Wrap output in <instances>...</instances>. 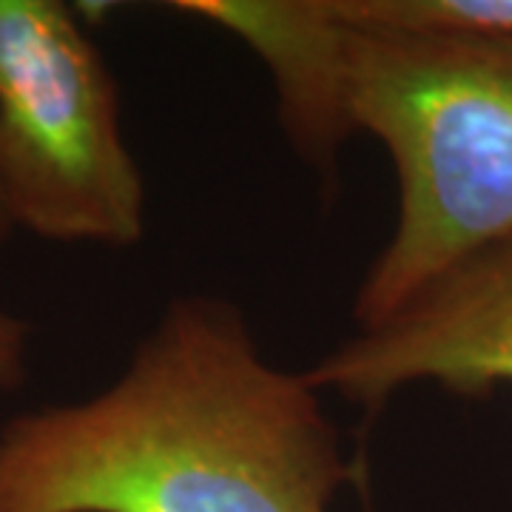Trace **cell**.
I'll use <instances>...</instances> for the list:
<instances>
[{
    "label": "cell",
    "mask_w": 512,
    "mask_h": 512,
    "mask_svg": "<svg viewBox=\"0 0 512 512\" xmlns=\"http://www.w3.org/2000/svg\"><path fill=\"white\" fill-rule=\"evenodd\" d=\"M350 478L325 393L211 293L168 302L106 390L0 427V512H330Z\"/></svg>",
    "instance_id": "obj_1"
},
{
    "label": "cell",
    "mask_w": 512,
    "mask_h": 512,
    "mask_svg": "<svg viewBox=\"0 0 512 512\" xmlns=\"http://www.w3.org/2000/svg\"><path fill=\"white\" fill-rule=\"evenodd\" d=\"M345 26L350 123L387 151L399 191L353 299L365 328L512 237V37Z\"/></svg>",
    "instance_id": "obj_2"
},
{
    "label": "cell",
    "mask_w": 512,
    "mask_h": 512,
    "mask_svg": "<svg viewBox=\"0 0 512 512\" xmlns=\"http://www.w3.org/2000/svg\"><path fill=\"white\" fill-rule=\"evenodd\" d=\"M0 180L18 231L103 248L146 237L117 80L60 0H0Z\"/></svg>",
    "instance_id": "obj_3"
},
{
    "label": "cell",
    "mask_w": 512,
    "mask_h": 512,
    "mask_svg": "<svg viewBox=\"0 0 512 512\" xmlns=\"http://www.w3.org/2000/svg\"><path fill=\"white\" fill-rule=\"evenodd\" d=\"M305 376L367 416L416 384L458 396L512 387V237L464 256L390 316L328 350Z\"/></svg>",
    "instance_id": "obj_4"
},
{
    "label": "cell",
    "mask_w": 512,
    "mask_h": 512,
    "mask_svg": "<svg viewBox=\"0 0 512 512\" xmlns=\"http://www.w3.org/2000/svg\"><path fill=\"white\" fill-rule=\"evenodd\" d=\"M183 18L242 40L274 80L279 123L291 148L330 180L356 134L348 111V26L330 0H177Z\"/></svg>",
    "instance_id": "obj_5"
},
{
    "label": "cell",
    "mask_w": 512,
    "mask_h": 512,
    "mask_svg": "<svg viewBox=\"0 0 512 512\" xmlns=\"http://www.w3.org/2000/svg\"><path fill=\"white\" fill-rule=\"evenodd\" d=\"M350 26L512 37V0H330Z\"/></svg>",
    "instance_id": "obj_6"
},
{
    "label": "cell",
    "mask_w": 512,
    "mask_h": 512,
    "mask_svg": "<svg viewBox=\"0 0 512 512\" xmlns=\"http://www.w3.org/2000/svg\"><path fill=\"white\" fill-rule=\"evenodd\" d=\"M29 376V325L0 308V390H18Z\"/></svg>",
    "instance_id": "obj_7"
},
{
    "label": "cell",
    "mask_w": 512,
    "mask_h": 512,
    "mask_svg": "<svg viewBox=\"0 0 512 512\" xmlns=\"http://www.w3.org/2000/svg\"><path fill=\"white\" fill-rule=\"evenodd\" d=\"M18 228L12 220V211H9V202H6V191H3V180H0V251L6 248V242L12 239Z\"/></svg>",
    "instance_id": "obj_8"
}]
</instances>
